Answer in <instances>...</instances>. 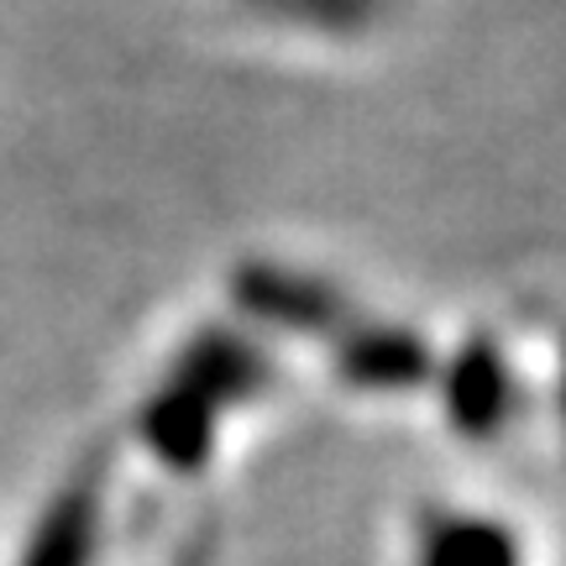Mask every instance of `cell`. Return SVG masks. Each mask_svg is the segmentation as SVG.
<instances>
[{"label":"cell","mask_w":566,"mask_h":566,"mask_svg":"<svg viewBox=\"0 0 566 566\" xmlns=\"http://www.w3.org/2000/svg\"><path fill=\"white\" fill-rule=\"evenodd\" d=\"M424 566H520L514 535L493 520H457V525H436L424 541Z\"/></svg>","instance_id":"cell-1"}]
</instances>
